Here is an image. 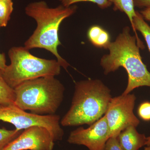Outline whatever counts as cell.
Segmentation results:
<instances>
[{"instance_id":"obj_19","label":"cell","mask_w":150,"mask_h":150,"mask_svg":"<svg viewBox=\"0 0 150 150\" xmlns=\"http://www.w3.org/2000/svg\"><path fill=\"white\" fill-rule=\"evenodd\" d=\"M104 150H124L121 146L118 137H111L107 140Z\"/></svg>"},{"instance_id":"obj_12","label":"cell","mask_w":150,"mask_h":150,"mask_svg":"<svg viewBox=\"0 0 150 150\" xmlns=\"http://www.w3.org/2000/svg\"><path fill=\"white\" fill-rule=\"evenodd\" d=\"M87 36L91 43L98 48L106 49L110 42L109 33L98 25H93L90 28Z\"/></svg>"},{"instance_id":"obj_18","label":"cell","mask_w":150,"mask_h":150,"mask_svg":"<svg viewBox=\"0 0 150 150\" xmlns=\"http://www.w3.org/2000/svg\"><path fill=\"white\" fill-rule=\"evenodd\" d=\"M138 112V115L142 120L150 121V102H145L140 104Z\"/></svg>"},{"instance_id":"obj_21","label":"cell","mask_w":150,"mask_h":150,"mask_svg":"<svg viewBox=\"0 0 150 150\" xmlns=\"http://www.w3.org/2000/svg\"><path fill=\"white\" fill-rule=\"evenodd\" d=\"M140 13L144 19L150 21V6L145 8L143 10L140 11Z\"/></svg>"},{"instance_id":"obj_13","label":"cell","mask_w":150,"mask_h":150,"mask_svg":"<svg viewBox=\"0 0 150 150\" xmlns=\"http://www.w3.org/2000/svg\"><path fill=\"white\" fill-rule=\"evenodd\" d=\"M14 89L6 82L0 70V105L14 104Z\"/></svg>"},{"instance_id":"obj_15","label":"cell","mask_w":150,"mask_h":150,"mask_svg":"<svg viewBox=\"0 0 150 150\" xmlns=\"http://www.w3.org/2000/svg\"><path fill=\"white\" fill-rule=\"evenodd\" d=\"M13 10L12 0H0V27L7 26Z\"/></svg>"},{"instance_id":"obj_5","label":"cell","mask_w":150,"mask_h":150,"mask_svg":"<svg viewBox=\"0 0 150 150\" xmlns=\"http://www.w3.org/2000/svg\"><path fill=\"white\" fill-rule=\"evenodd\" d=\"M8 55L10 64L1 71L12 88L26 81L47 76H55L61 73L62 67L57 60L38 58L25 47H12Z\"/></svg>"},{"instance_id":"obj_22","label":"cell","mask_w":150,"mask_h":150,"mask_svg":"<svg viewBox=\"0 0 150 150\" xmlns=\"http://www.w3.org/2000/svg\"><path fill=\"white\" fill-rule=\"evenodd\" d=\"M6 66L5 55L4 53H0V70L4 69Z\"/></svg>"},{"instance_id":"obj_20","label":"cell","mask_w":150,"mask_h":150,"mask_svg":"<svg viewBox=\"0 0 150 150\" xmlns=\"http://www.w3.org/2000/svg\"><path fill=\"white\" fill-rule=\"evenodd\" d=\"M134 7L139 8L150 6V0H133Z\"/></svg>"},{"instance_id":"obj_16","label":"cell","mask_w":150,"mask_h":150,"mask_svg":"<svg viewBox=\"0 0 150 150\" xmlns=\"http://www.w3.org/2000/svg\"><path fill=\"white\" fill-rule=\"evenodd\" d=\"M23 130L17 129L8 130L5 128L0 129V150H3L6 146L21 134Z\"/></svg>"},{"instance_id":"obj_4","label":"cell","mask_w":150,"mask_h":150,"mask_svg":"<svg viewBox=\"0 0 150 150\" xmlns=\"http://www.w3.org/2000/svg\"><path fill=\"white\" fill-rule=\"evenodd\" d=\"M14 104L39 115H54L62 104L64 87L54 76L26 81L14 89Z\"/></svg>"},{"instance_id":"obj_7","label":"cell","mask_w":150,"mask_h":150,"mask_svg":"<svg viewBox=\"0 0 150 150\" xmlns=\"http://www.w3.org/2000/svg\"><path fill=\"white\" fill-rule=\"evenodd\" d=\"M136 97L134 94H121L112 97L104 115L107 120L110 137H118L129 126L137 127L140 121L134 114Z\"/></svg>"},{"instance_id":"obj_17","label":"cell","mask_w":150,"mask_h":150,"mask_svg":"<svg viewBox=\"0 0 150 150\" xmlns=\"http://www.w3.org/2000/svg\"><path fill=\"white\" fill-rule=\"evenodd\" d=\"M62 5L66 7L71 6L75 3L81 2H91L94 3L100 8L105 9L110 6L112 3L108 0H59Z\"/></svg>"},{"instance_id":"obj_9","label":"cell","mask_w":150,"mask_h":150,"mask_svg":"<svg viewBox=\"0 0 150 150\" xmlns=\"http://www.w3.org/2000/svg\"><path fill=\"white\" fill-rule=\"evenodd\" d=\"M55 142L48 129L33 126L23 130L3 150H53Z\"/></svg>"},{"instance_id":"obj_1","label":"cell","mask_w":150,"mask_h":150,"mask_svg":"<svg viewBox=\"0 0 150 150\" xmlns=\"http://www.w3.org/2000/svg\"><path fill=\"white\" fill-rule=\"evenodd\" d=\"M140 48L136 36L131 35L130 28L126 26L115 41L110 42L107 46L109 54L100 60L105 74L115 71L121 67L126 70L128 82L122 94L124 95L140 87H150V72L142 61Z\"/></svg>"},{"instance_id":"obj_8","label":"cell","mask_w":150,"mask_h":150,"mask_svg":"<svg viewBox=\"0 0 150 150\" xmlns=\"http://www.w3.org/2000/svg\"><path fill=\"white\" fill-rule=\"evenodd\" d=\"M110 138L109 127L104 115L87 129L79 127L71 131L67 142L71 144L85 146L89 150H104Z\"/></svg>"},{"instance_id":"obj_11","label":"cell","mask_w":150,"mask_h":150,"mask_svg":"<svg viewBox=\"0 0 150 150\" xmlns=\"http://www.w3.org/2000/svg\"><path fill=\"white\" fill-rule=\"evenodd\" d=\"M114 5V10H119L125 13L129 18L131 22L132 29L135 33V35L137 38V43L141 49L145 48L144 43L139 37L137 30L134 28L133 23V18L136 16V11L134 9V6L133 0H108Z\"/></svg>"},{"instance_id":"obj_2","label":"cell","mask_w":150,"mask_h":150,"mask_svg":"<svg viewBox=\"0 0 150 150\" xmlns=\"http://www.w3.org/2000/svg\"><path fill=\"white\" fill-rule=\"evenodd\" d=\"M76 9L75 6L66 7L61 5L50 8L44 1L30 3L25 7V13L35 20L37 26L25 43L24 47L28 50L40 48L49 51L56 56L61 67L67 71L70 64L58 52V46L61 45L59 30L62 22L72 15Z\"/></svg>"},{"instance_id":"obj_23","label":"cell","mask_w":150,"mask_h":150,"mask_svg":"<svg viewBox=\"0 0 150 150\" xmlns=\"http://www.w3.org/2000/svg\"><path fill=\"white\" fill-rule=\"evenodd\" d=\"M146 146H150V136L147 137V141L146 144Z\"/></svg>"},{"instance_id":"obj_24","label":"cell","mask_w":150,"mask_h":150,"mask_svg":"<svg viewBox=\"0 0 150 150\" xmlns=\"http://www.w3.org/2000/svg\"><path fill=\"white\" fill-rule=\"evenodd\" d=\"M144 150H150V146H149L145 147Z\"/></svg>"},{"instance_id":"obj_6","label":"cell","mask_w":150,"mask_h":150,"mask_svg":"<svg viewBox=\"0 0 150 150\" xmlns=\"http://www.w3.org/2000/svg\"><path fill=\"white\" fill-rule=\"evenodd\" d=\"M60 120V116L55 114L37 115L25 112L15 104L0 105V121L13 124L18 130L35 126L45 127L51 132L55 142L62 141L64 134Z\"/></svg>"},{"instance_id":"obj_3","label":"cell","mask_w":150,"mask_h":150,"mask_svg":"<svg viewBox=\"0 0 150 150\" xmlns=\"http://www.w3.org/2000/svg\"><path fill=\"white\" fill-rule=\"evenodd\" d=\"M112 98L110 89L100 80L76 83L71 107L61 120V125L90 126L104 115Z\"/></svg>"},{"instance_id":"obj_14","label":"cell","mask_w":150,"mask_h":150,"mask_svg":"<svg viewBox=\"0 0 150 150\" xmlns=\"http://www.w3.org/2000/svg\"><path fill=\"white\" fill-rule=\"evenodd\" d=\"M133 23L136 30L139 31L144 38L150 53V26L145 21L141 14L136 11L133 18Z\"/></svg>"},{"instance_id":"obj_10","label":"cell","mask_w":150,"mask_h":150,"mask_svg":"<svg viewBox=\"0 0 150 150\" xmlns=\"http://www.w3.org/2000/svg\"><path fill=\"white\" fill-rule=\"evenodd\" d=\"M136 128L129 126L118 135V141L124 150H139L146 146L147 137L139 133Z\"/></svg>"}]
</instances>
